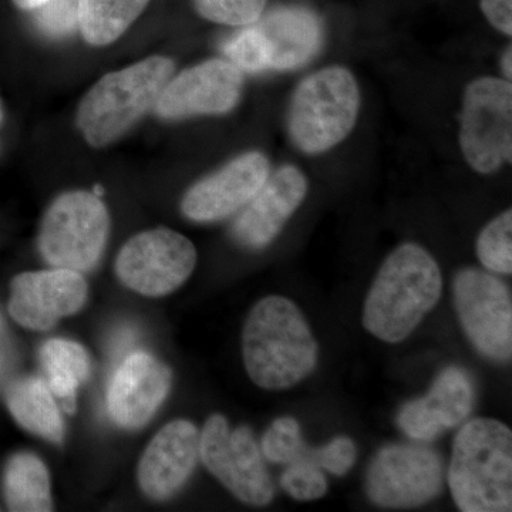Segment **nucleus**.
I'll return each instance as SVG.
<instances>
[{
  "mask_svg": "<svg viewBox=\"0 0 512 512\" xmlns=\"http://www.w3.org/2000/svg\"><path fill=\"white\" fill-rule=\"evenodd\" d=\"M242 357L256 386L278 392L311 375L318 363V343L291 299L266 296L252 306L245 319Z\"/></svg>",
  "mask_w": 512,
  "mask_h": 512,
  "instance_id": "1",
  "label": "nucleus"
},
{
  "mask_svg": "<svg viewBox=\"0 0 512 512\" xmlns=\"http://www.w3.org/2000/svg\"><path fill=\"white\" fill-rule=\"evenodd\" d=\"M443 292L440 266L429 251L404 242L384 259L367 293L363 326L375 338L399 343L409 338Z\"/></svg>",
  "mask_w": 512,
  "mask_h": 512,
  "instance_id": "2",
  "label": "nucleus"
},
{
  "mask_svg": "<svg viewBox=\"0 0 512 512\" xmlns=\"http://www.w3.org/2000/svg\"><path fill=\"white\" fill-rule=\"evenodd\" d=\"M177 64L167 56H150L104 74L80 100L76 126L92 148L121 140L156 106Z\"/></svg>",
  "mask_w": 512,
  "mask_h": 512,
  "instance_id": "3",
  "label": "nucleus"
},
{
  "mask_svg": "<svg viewBox=\"0 0 512 512\" xmlns=\"http://www.w3.org/2000/svg\"><path fill=\"white\" fill-rule=\"evenodd\" d=\"M458 510H512V433L494 419H473L458 430L448 470Z\"/></svg>",
  "mask_w": 512,
  "mask_h": 512,
  "instance_id": "4",
  "label": "nucleus"
},
{
  "mask_svg": "<svg viewBox=\"0 0 512 512\" xmlns=\"http://www.w3.org/2000/svg\"><path fill=\"white\" fill-rule=\"evenodd\" d=\"M360 87L355 74L340 64L309 74L293 90L286 130L296 150L320 156L338 147L359 120Z\"/></svg>",
  "mask_w": 512,
  "mask_h": 512,
  "instance_id": "5",
  "label": "nucleus"
},
{
  "mask_svg": "<svg viewBox=\"0 0 512 512\" xmlns=\"http://www.w3.org/2000/svg\"><path fill=\"white\" fill-rule=\"evenodd\" d=\"M111 220L99 195L86 190L57 195L40 222L37 247L53 268L89 272L109 241Z\"/></svg>",
  "mask_w": 512,
  "mask_h": 512,
  "instance_id": "6",
  "label": "nucleus"
},
{
  "mask_svg": "<svg viewBox=\"0 0 512 512\" xmlns=\"http://www.w3.org/2000/svg\"><path fill=\"white\" fill-rule=\"evenodd\" d=\"M458 120V146L471 170L491 175L511 164V82L495 76H481L468 82Z\"/></svg>",
  "mask_w": 512,
  "mask_h": 512,
  "instance_id": "7",
  "label": "nucleus"
},
{
  "mask_svg": "<svg viewBox=\"0 0 512 512\" xmlns=\"http://www.w3.org/2000/svg\"><path fill=\"white\" fill-rule=\"evenodd\" d=\"M197 248L173 229L138 232L117 254L114 272L130 291L161 298L183 286L197 266Z\"/></svg>",
  "mask_w": 512,
  "mask_h": 512,
  "instance_id": "8",
  "label": "nucleus"
},
{
  "mask_svg": "<svg viewBox=\"0 0 512 512\" xmlns=\"http://www.w3.org/2000/svg\"><path fill=\"white\" fill-rule=\"evenodd\" d=\"M200 460L242 503L265 507L274 500V483L249 427L231 430L222 414H212L202 427Z\"/></svg>",
  "mask_w": 512,
  "mask_h": 512,
  "instance_id": "9",
  "label": "nucleus"
},
{
  "mask_svg": "<svg viewBox=\"0 0 512 512\" xmlns=\"http://www.w3.org/2000/svg\"><path fill=\"white\" fill-rule=\"evenodd\" d=\"M454 303L461 328L474 348L497 362L512 356V299L497 276L467 268L454 278Z\"/></svg>",
  "mask_w": 512,
  "mask_h": 512,
  "instance_id": "10",
  "label": "nucleus"
},
{
  "mask_svg": "<svg viewBox=\"0 0 512 512\" xmlns=\"http://www.w3.org/2000/svg\"><path fill=\"white\" fill-rule=\"evenodd\" d=\"M443 480V463L436 451L413 444H392L373 458L367 471L366 493L380 507H419L439 497Z\"/></svg>",
  "mask_w": 512,
  "mask_h": 512,
  "instance_id": "11",
  "label": "nucleus"
},
{
  "mask_svg": "<svg viewBox=\"0 0 512 512\" xmlns=\"http://www.w3.org/2000/svg\"><path fill=\"white\" fill-rule=\"evenodd\" d=\"M242 93L244 73L228 59H208L174 73L153 110L165 121L222 116L238 106Z\"/></svg>",
  "mask_w": 512,
  "mask_h": 512,
  "instance_id": "12",
  "label": "nucleus"
},
{
  "mask_svg": "<svg viewBox=\"0 0 512 512\" xmlns=\"http://www.w3.org/2000/svg\"><path fill=\"white\" fill-rule=\"evenodd\" d=\"M271 174V161L262 151L252 150L229 160L214 173L185 191L181 212L197 224H214L238 214Z\"/></svg>",
  "mask_w": 512,
  "mask_h": 512,
  "instance_id": "13",
  "label": "nucleus"
},
{
  "mask_svg": "<svg viewBox=\"0 0 512 512\" xmlns=\"http://www.w3.org/2000/svg\"><path fill=\"white\" fill-rule=\"evenodd\" d=\"M87 296L89 286L80 272L62 268L23 272L10 282L8 311L23 328L46 332L60 319L82 311Z\"/></svg>",
  "mask_w": 512,
  "mask_h": 512,
  "instance_id": "14",
  "label": "nucleus"
},
{
  "mask_svg": "<svg viewBox=\"0 0 512 512\" xmlns=\"http://www.w3.org/2000/svg\"><path fill=\"white\" fill-rule=\"evenodd\" d=\"M308 188V178L296 165L284 164L271 171L261 190L239 211L232 237L254 251L268 247L301 207Z\"/></svg>",
  "mask_w": 512,
  "mask_h": 512,
  "instance_id": "15",
  "label": "nucleus"
},
{
  "mask_svg": "<svg viewBox=\"0 0 512 512\" xmlns=\"http://www.w3.org/2000/svg\"><path fill=\"white\" fill-rule=\"evenodd\" d=\"M201 431L191 421L165 424L138 461V487L150 500L173 498L190 480L200 461Z\"/></svg>",
  "mask_w": 512,
  "mask_h": 512,
  "instance_id": "16",
  "label": "nucleus"
},
{
  "mask_svg": "<svg viewBox=\"0 0 512 512\" xmlns=\"http://www.w3.org/2000/svg\"><path fill=\"white\" fill-rule=\"evenodd\" d=\"M173 383L170 369L146 352L127 357L110 384L107 404L114 423L121 429L146 426L167 399Z\"/></svg>",
  "mask_w": 512,
  "mask_h": 512,
  "instance_id": "17",
  "label": "nucleus"
},
{
  "mask_svg": "<svg viewBox=\"0 0 512 512\" xmlns=\"http://www.w3.org/2000/svg\"><path fill=\"white\" fill-rule=\"evenodd\" d=\"M473 404L470 375L460 367L450 366L434 380L426 396L404 404L397 423L410 439L431 441L466 421Z\"/></svg>",
  "mask_w": 512,
  "mask_h": 512,
  "instance_id": "18",
  "label": "nucleus"
},
{
  "mask_svg": "<svg viewBox=\"0 0 512 512\" xmlns=\"http://www.w3.org/2000/svg\"><path fill=\"white\" fill-rule=\"evenodd\" d=\"M255 26L268 47L271 70L299 69L322 49V22L312 10L299 6L276 9L262 16Z\"/></svg>",
  "mask_w": 512,
  "mask_h": 512,
  "instance_id": "19",
  "label": "nucleus"
},
{
  "mask_svg": "<svg viewBox=\"0 0 512 512\" xmlns=\"http://www.w3.org/2000/svg\"><path fill=\"white\" fill-rule=\"evenodd\" d=\"M6 406L22 429L40 439L60 444L64 424L52 390L39 377H22L6 390Z\"/></svg>",
  "mask_w": 512,
  "mask_h": 512,
  "instance_id": "20",
  "label": "nucleus"
},
{
  "mask_svg": "<svg viewBox=\"0 0 512 512\" xmlns=\"http://www.w3.org/2000/svg\"><path fill=\"white\" fill-rule=\"evenodd\" d=\"M2 491L9 511H53L49 470L42 458L30 451H18L6 461Z\"/></svg>",
  "mask_w": 512,
  "mask_h": 512,
  "instance_id": "21",
  "label": "nucleus"
},
{
  "mask_svg": "<svg viewBox=\"0 0 512 512\" xmlns=\"http://www.w3.org/2000/svg\"><path fill=\"white\" fill-rule=\"evenodd\" d=\"M150 0H77V29L94 47L113 45L143 15Z\"/></svg>",
  "mask_w": 512,
  "mask_h": 512,
  "instance_id": "22",
  "label": "nucleus"
},
{
  "mask_svg": "<svg viewBox=\"0 0 512 512\" xmlns=\"http://www.w3.org/2000/svg\"><path fill=\"white\" fill-rule=\"evenodd\" d=\"M40 363L49 380V389L62 399H69L90 375V357L76 342L50 339L40 349Z\"/></svg>",
  "mask_w": 512,
  "mask_h": 512,
  "instance_id": "23",
  "label": "nucleus"
},
{
  "mask_svg": "<svg viewBox=\"0 0 512 512\" xmlns=\"http://www.w3.org/2000/svg\"><path fill=\"white\" fill-rule=\"evenodd\" d=\"M478 261L495 274H512V211L501 212L488 222L477 238Z\"/></svg>",
  "mask_w": 512,
  "mask_h": 512,
  "instance_id": "24",
  "label": "nucleus"
},
{
  "mask_svg": "<svg viewBox=\"0 0 512 512\" xmlns=\"http://www.w3.org/2000/svg\"><path fill=\"white\" fill-rule=\"evenodd\" d=\"M269 0H192L200 18L228 28L254 26L265 15Z\"/></svg>",
  "mask_w": 512,
  "mask_h": 512,
  "instance_id": "25",
  "label": "nucleus"
},
{
  "mask_svg": "<svg viewBox=\"0 0 512 512\" xmlns=\"http://www.w3.org/2000/svg\"><path fill=\"white\" fill-rule=\"evenodd\" d=\"M306 446L301 426L293 417H281L271 424L262 437L261 451L271 463L288 464L305 458Z\"/></svg>",
  "mask_w": 512,
  "mask_h": 512,
  "instance_id": "26",
  "label": "nucleus"
},
{
  "mask_svg": "<svg viewBox=\"0 0 512 512\" xmlns=\"http://www.w3.org/2000/svg\"><path fill=\"white\" fill-rule=\"evenodd\" d=\"M229 62L242 73H262L269 67L268 47L256 26H248L224 47Z\"/></svg>",
  "mask_w": 512,
  "mask_h": 512,
  "instance_id": "27",
  "label": "nucleus"
},
{
  "mask_svg": "<svg viewBox=\"0 0 512 512\" xmlns=\"http://www.w3.org/2000/svg\"><path fill=\"white\" fill-rule=\"evenodd\" d=\"M285 493L298 501H312L323 497L328 491V481L322 468L309 458L293 461L281 477Z\"/></svg>",
  "mask_w": 512,
  "mask_h": 512,
  "instance_id": "28",
  "label": "nucleus"
},
{
  "mask_svg": "<svg viewBox=\"0 0 512 512\" xmlns=\"http://www.w3.org/2000/svg\"><path fill=\"white\" fill-rule=\"evenodd\" d=\"M356 457V444L345 436L336 437L326 446L320 448L308 447L305 456L335 476H345L355 464Z\"/></svg>",
  "mask_w": 512,
  "mask_h": 512,
  "instance_id": "29",
  "label": "nucleus"
},
{
  "mask_svg": "<svg viewBox=\"0 0 512 512\" xmlns=\"http://www.w3.org/2000/svg\"><path fill=\"white\" fill-rule=\"evenodd\" d=\"M33 12L46 35L63 36L77 28V0H49Z\"/></svg>",
  "mask_w": 512,
  "mask_h": 512,
  "instance_id": "30",
  "label": "nucleus"
},
{
  "mask_svg": "<svg viewBox=\"0 0 512 512\" xmlns=\"http://www.w3.org/2000/svg\"><path fill=\"white\" fill-rule=\"evenodd\" d=\"M480 10L491 28L512 36V0H480Z\"/></svg>",
  "mask_w": 512,
  "mask_h": 512,
  "instance_id": "31",
  "label": "nucleus"
},
{
  "mask_svg": "<svg viewBox=\"0 0 512 512\" xmlns=\"http://www.w3.org/2000/svg\"><path fill=\"white\" fill-rule=\"evenodd\" d=\"M501 72H503V79L511 82L512 80V47L508 45L505 47L503 56H501Z\"/></svg>",
  "mask_w": 512,
  "mask_h": 512,
  "instance_id": "32",
  "label": "nucleus"
},
{
  "mask_svg": "<svg viewBox=\"0 0 512 512\" xmlns=\"http://www.w3.org/2000/svg\"><path fill=\"white\" fill-rule=\"evenodd\" d=\"M13 5L20 10H26V12H33L40 6L45 5L49 0H12Z\"/></svg>",
  "mask_w": 512,
  "mask_h": 512,
  "instance_id": "33",
  "label": "nucleus"
},
{
  "mask_svg": "<svg viewBox=\"0 0 512 512\" xmlns=\"http://www.w3.org/2000/svg\"><path fill=\"white\" fill-rule=\"evenodd\" d=\"M0 119H2V110H0Z\"/></svg>",
  "mask_w": 512,
  "mask_h": 512,
  "instance_id": "34",
  "label": "nucleus"
}]
</instances>
